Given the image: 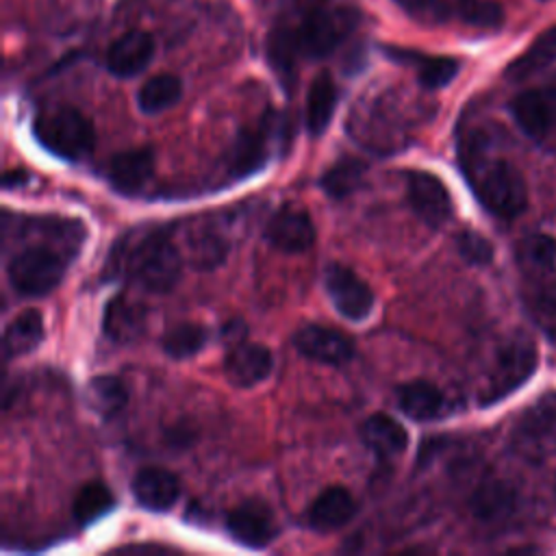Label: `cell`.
I'll return each mask as SVG.
<instances>
[{
    "mask_svg": "<svg viewBox=\"0 0 556 556\" xmlns=\"http://www.w3.org/2000/svg\"><path fill=\"white\" fill-rule=\"evenodd\" d=\"M124 265L146 291L165 293L180 278L182 256L165 230H150L126 252Z\"/></svg>",
    "mask_w": 556,
    "mask_h": 556,
    "instance_id": "6da1fadb",
    "label": "cell"
},
{
    "mask_svg": "<svg viewBox=\"0 0 556 556\" xmlns=\"http://www.w3.org/2000/svg\"><path fill=\"white\" fill-rule=\"evenodd\" d=\"M482 206L500 219H515L528 206V187L521 172L508 161L471 163L467 167Z\"/></svg>",
    "mask_w": 556,
    "mask_h": 556,
    "instance_id": "7a4b0ae2",
    "label": "cell"
},
{
    "mask_svg": "<svg viewBox=\"0 0 556 556\" xmlns=\"http://www.w3.org/2000/svg\"><path fill=\"white\" fill-rule=\"evenodd\" d=\"M35 139L54 156L78 161L93 150L96 132L91 122L72 106L43 111L33 124Z\"/></svg>",
    "mask_w": 556,
    "mask_h": 556,
    "instance_id": "3957f363",
    "label": "cell"
},
{
    "mask_svg": "<svg viewBox=\"0 0 556 556\" xmlns=\"http://www.w3.org/2000/svg\"><path fill=\"white\" fill-rule=\"evenodd\" d=\"M361 13L354 7L315 9L306 13L295 30L302 56L324 59L334 52L358 26Z\"/></svg>",
    "mask_w": 556,
    "mask_h": 556,
    "instance_id": "277c9868",
    "label": "cell"
},
{
    "mask_svg": "<svg viewBox=\"0 0 556 556\" xmlns=\"http://www.w3.org/2000/svg\"><path fill=\"white\" fill-rule=\"evenodd\" d=\"M539 365L536 345L530 339H515L504 345L495 358V365L480 391V406H493L517 391Z\"/></svg>",
    "mask_w": 556,
    "mask_h": 556,
    "instance_id": "5b68a950",
    "label": "cell"
},
{
    "mask_svg": "<svg viewBox=\"0 0 556 556\" xmlns=\"http://www.w3.org/2000/svg\"><path fill=\"white\" fill-rule=\"evenodd\" d=\"M65 274V261L59 252L46 245H30L20 250L9 261V282L26 298H41L59 287Z\"/></svg>",
    "mask_w": 556,
    "mask_h": 556,
    "instance_id": "8992f818",
    "label": "cell"
},
{
    "mask_svg": "<svg viewBox=\"0 0 556 556\" xmlns=\"http://www.w3.org/2000/svg\"><path fill=\"white\" fill-rule=\"evenodd\" d=\"M326 291L339 315H343L350 321L365 319L374 308V291L371 287L358 278L350 267L345 265H330L326 269Z\"/></svg>",
    "mask_w": 556,
    "mask_h": 556,
    "instance_id": "52a82bcc",
    "label": "cell"
},
{
    "mask_svg": "<svg viewBox=\"0 0 556 556\" xmlns=\"http://www.w3.org/2000/svg\"><path fill=\"white\" fill-rule=\"evenodd\" d=\"M408 204L430 228L443 226L452 215V200L445 185L430 172H410L406 178Z\"/></svg>",
    "mask_w": 556,
    "mask_h": 556,
    "instance_id": "ba28073f",
    "label": "cell"
},
{
    "mask_svg": "<svg viewBox=\"0 0 556 556\" xmlns=\"http://www.w3.org/2000/svg\"><path fill=\"white\" fill-rule=\"evenodd\" d=\"M265 237L271 248L287 254H298L315 243V224L306 211L287 204L271 215Z\"/></svg>",
    "mask_w": 556,
    "mask_h": 556,
    "instance_id": "9c48e42d",
    "label": "cell"
},
{
    "mask_svg": "<svg viewBox=\"0 0 556 556\" xmlns=\"http://www.w3.org/2000/svg\"><path fill=\"white\" fill-rule=\"evenodd\" d=\"M293 343L300 354L324 365H343L354 354V343L350 337L319 324L302 326L295 332Z\"/></svg>",
    "mask_w": 556,
    "mask_h": 556,
    "instance_id": "30bf717a",
    "label": "cell"
},
{
    "mask_svg": "<svg viewBox=\"0 0 556 556\" xmlns=\"http://www.w3.org/2000/svg\"><path fill=\"white\" fill-rule=\"evenodd\" d=\"M276 122L278 119L274 115H267L256 126L243 128L239 132L232 148V161H230V169L235 176H250L267 163L271 141L278 130Z\"/></svg>",
    "mask_w": 556,
    "mask_h": 556,
    "instance_id": "8fae6325",
    "label": "cell"
},
{
    "mask_svg": "<svg viewBox=\"0 0 556 556\" xmlns=\"http://www.w3.org/2000/svg\"><path fill=\"white\" fill-rule=\"evenodd\" d=\"M510 113L530 139L541 141L556 124V91L528 89L510 102Z\"/></svg>",
    "mask_w": 556,
    "mask_h": 556,
    "instance_id": "7c38bea8",
    "label": "cell"
},
{
    "mask_svg": "<svg viewBox=\"0 0 556 556\" xmlns=\"http://www.w3.org/2000/svg\"><path fill=\"white\" fill-rule=\"evenodd\" d=\"M226 528L230 536L248 547H265L274 534V515L261 500H245L235 506L226 517Z\"/></svg>",
    "mask_w": 556,
    "mask_h": 556,
    "instance_id": "4fadbf2b",
    "label": "cell"
},
{
    "mask_svg": "<svg viewBox=\"0 0 556 556\" xmlns=\"http://www.w3.org/2000/svg\"><path fill=\"white\" fill-rule=\"evenodd\" d=\"M274 367L269 350L261 343L239 341L228 348L224 358V374L235 387H254L263 382Z\"/></svg>",
    "mask_w": 556,
    "mask_h": 556,
    "instance_id": "5bb4252c",
    "label": "cell"
},
{
    "mask_svg": "<svg viewBox=\"0 0 556 556\" xmlns=\"http://www.w3.org/2000/svg\"><path fill=\"white\" fill-rule=\"evenodd\" d=\"M154 54V39L143 30H130L115 39L104 56L106 70L113 76L130 78L148 67Z\"/></svg>",
    "mask_w": 556,
    "mask_h": 556,
    "instance_id": "9a60e30c",
    "label": "cell"
},
{
    "mask_svg": "<svg viewBox=\"0 0 556 556\" xmlns=\"http://www.w3.org/2000/svg\"><path fill=\"white\" fill-rule=\"evenodd\" d=\"M132 497L139 506L163 513L169 510L180 497L178 478L163 467H143L132 478Z\"/></svg>",
    "mask_w": 556,
    "mask_h": 556,
    "instance_id": "2e32d148",
    "label": "cell"
},
{
    "mask_svg": "<svg viewBox=\"0 0 556 556\" xmlns=\"http://www.w3.org/2000/svg\"><path fill=\"white\" fill-rule=\"evenodd\" d=\"M358 510L356 500L343 486L324 489L308 508V526L317 532H332L354 519Z\"/></svg>",
    "mask_w": 556,
    "mask_h": 556,
    "instance_id": "e0dca14e",
    "label": "cell"
},
{
    "mask_svg": "<svg viewBox=\"0 0 556 556\" xmlns=\"http://www.w3.org/2000/svg\"><path fill=\"white\" fill-rule=\"evenodd\" d=\"M154 174V152L132 148L115 154L109 163V180L119 193H135L148 185Z\"/></svg>",
    "mask_w": 556,
    "mask_h": 556,
    "instance_id": "ac0fdd59",
    "label": "cell"
},
{
    "mask_svg": "<svg viewBox=\"0 0 556 556\" xmlns=\"http://www.w3.org/2000/svg\"><path fill=\"white\" fill-rule=\"evenodd\" d=\"M397 406L413 421H434L450 410L445 393L426 380H413L397 389Z\"/></svg>",
    "mask_w": 556,
    "mask_h": 556,
    "instance_id": "d6986e66",
    "label": "cell"
},
{
    "mask_svg": "<svg viewBox=\"0 0 556 556\" xmlns=\"http://www.w3.org/2000/svg\"><path fill=\"white\" fill-rule=\"evenodd\" d=\"M146 326V308L139 302L128 300L126 295L113 298L102 317V328L106 337H111L117 343L135 341Z\"/></svg>",
    "mask_w": 556,
    "mask_h": 556,
    "instance_id": "ffe728a7",
    "label": "cell"
},
{
    "mask_svg": "<svg viewBox=\"0 0 556 556\" xmlns=\"http://www.w3.org/2000/svg\"><path fill=\"white\" fill-rule=\"evenodd\" d=\"M361 437L365 445L376 452L380 458H393L402 454L408 445V434L400 421L384 413L371 415L363 426H361Z\"/></svg>",
    "mask_w": 556,
    "mask_h": 556,
    "instance_id": "44dd1931",
    "label": "cell"
},
{
    "mask_svg": "<svg viewBox=\"0 0 556 556\" xmlns=\"http://www.w3.org/2000/svg\"><path fill=\"white\" fill-rule=\"evenodd\" d=\"M185 254L191 267L211 271L219 267L228 256V241L211 226H198L187 232Z\"/></svg>",
    "mask_w": 556,
    "mask_h": 556,
    "instance_id": "7402d4cb",
    "label": "cell"
},
{
    "mask_svg": "<svg viewBox=\"0 0 556 556\" xmlns=\"http://www.w3.org/2000/svg\"><path fill=\"white\" fill-rule=\"evenodd\" d=\"M387 54L402 63L417 67V78L426 89H441L458 74V61L452 56H426L400 48H387Z\"/></svg>",
    "mask_w": 556,
    "mask_h": 556,
    "instance_id": "603a6c76",
    "label": "cell"
},
{
    "mask_svg": "<svg viewBox=\"0 0 556 556\" xmlns=\"http://www.w3.org/2000/svg\"><path fill=\"white\" fill-rule=\"evenodd\" d=\"M337 100H339V91L332 76L321 72L311 83V89L306 96V126L311 135L319 137L328 128L337 109Z\"/></svg>",
    "mask_w": 556,
    "mask_h": 556,
    "instance_id": "cb8c5ba5",
    "label": "cell"
},
{
    "mask_svg": "<svg viewBox=\"0 0 556 556\" xmlns=\"http://www.w3.org/2000/svg\"><path fill=\"white\" fill-rule=\"evenodd\" d=\"M515 504H517V493L504 480L482 482L469 500L473 515L482 521H495L510 515L515 510Z\"/></svg>",
    "mask_w": 556,
    "mask_h": 556,
    "instance_id": "d4e9b609",
    "label": "cell"
},
{
    "mask_svg": "<svg viewBox=\"0 0 556 556\" xmlns=\"http://www.w3.org/2000/svg\"><path fill=\"white\" fill-rule=\"evenodd\" d=\"M43 339V317L39 311L28 308L13 317L4 328L2 345L7 356H22L33 352Z\"/></svg>",
    "mask_w": 556,
    "mask_h": 556,
    "instance_id": "484cf974",
    "label": "cell"
},
{
    "mask_svg": "<svg viewBox=\"0 0 556 556\" xmlns=\"http://www.w3.org/2000/svg\"><path fill=\"white\" fill-rule=\"evenodd\" d=\"M556 61V24L543 30L532 46L519 54L508 67H506V78L508 80H526L532 74L545 70Z\"/></svg>",
    "mask_w": 556,
    "mask_h": 556,
    "instance_id": "4316f807",
    "label": "cell"
},
{
    "mask_svg": "<svg viewBox=\"0 0 556 556\" xmlns=\"http://www.w3.org/2000/svg\"><path fill=\"white\" fill-rule=\"evenodd\" d=\"M182 96V83L174 74H156L148 78L139 93H137V106L146 115H156L174 106Z\"/></svg>",
    "mask_w": 556,
    "mask_h": 556,
    "instance_id": "83f0119b",
    "label": "cell"
},
{
    "mask_svg": "<svg viewBox=\"0 0 556 556\" xmlns=\"http://www.w3.org/2000/svg\"><path fill=\"white\" fill-rule=\"evenodd\" d=\"M267 54H269L274 72L282 80V85L289 89L291 83L295 80L298 56H302L300 48H298V41H295V30L293 28H282V26L274 28V33L269 35Z\"/></svg>",
    "mask_w": 556,
    "mask_h": 556,
    "instance_id": "f1b7e54d",
    "label": "cell"
},
{
    "mask_svg": "<svg viewBox=\"0 0 556 556\" xmlns=\"http://www.w3.org/2000/svg\"><path fill=\"white\" fill-rule=\"evenodd\" d=\"M87 400L96 413L111 417L126 406L128 389L115 376H96L87 387Z\"/></svg>",
    "mask_w": 556,
    "mask_h": 556,
    "instance_id": "f546056e",
    "label": "cell"
},
{
    "mask_svg": "<svg viewBox=\"0 0 556 556\" xmlns=\"http://www.w3.org/2000/svg\"><path fill=\"white\" fill-rule=\"evenodd\" d=\"M115 504L111 489L104 482H87L74 497L72 515L78 523H91L106 515Z\"/></svg>",
    "mask_w": 556,
    "mask_h": 556,
    "instance_id": "4dcf8cb0",
    "label": "cell"
},
{
    "mask_svg": "<svg viewBox=\"0 0 556 556\" xmlns=\"http://www.w3.org/2000/svg\"><path fill=\"white\" fill-rule=\"evenodd\" d=\"M365 176V163L358 159H341L337 161L324 176H321V189L334 198L343 200L352 195Z\"/></svg>",
    "mask_w": 556,
    "mask_h": 556,
    "instance_id": "1f68e13d",
    "label": "cell"
},
{
    "mask_svg": "<svg viewBox=\"0 0 556 556\" xmlns=\"http://www.w3.org/2000/svg\"><path fill=\"white\" fill-rule=\"evenodd\" d=\"M517 261L532 271H552L556 267V239L543 232L523 237L517 243Z\"/></svg>",
    "mask_w": 556,
    "mask_h": 556,
    "instance_id": "d6a6232c",
    "label": "cell"
},
{
    "mask_svg": "<svg viewBox=\"0 0 556 556\" xmlns=\"http://www.w3.org/2000/svg\"><path fill=\"white\" fill-rule=\"evenodd\" d=\"M206 343V330L200 324L182 321L172 326L163 337V350L172 358H191L195 356Z\"/></svg>",
    "mask_w": 556,
    "mask_h": 556,
    "instance_id": "836d02e7",
    "label": "cell"
},
{
    "mask_svg": "<svg viewBox=\"0 0 556 556\" xmlns=\"http://www.w3.org/2000/svg\"><path fill=\"white\" fill-rule=\"evenodd\" d=\"M452 15L480 28H497L504 20V11L495 0H454Z\"/></svg>",
    "mask_w": 556,
    "mask_h": 556,
    "instance_id": "e575fe53",
    "label": "cell"
},
{
    "mask_svg": "<svg viewBox=\"0 0 556 556\" xmlns=\"http://www.w3.org/2000/svg\"><path fill=\"white\" fill-rule=\"evenodd\" d=\"M456 248H458V254L469 265H489L493 261V245L473 230H463L456 237Z\"/></svg>",
    "mask_w": 556,
    "mask_h": 556,
    "instance_id": "d590c367",
    "label": "cell"
},
{
    "mask_svg": "<svg viewBox=\"0 0 556 556\" xmlns=\"http://www.w3.org/2000/svg\"><path fill=\"white\" fill-rule=\"evenodd\" d=\"M224 339H226V343H228V348L230 345H235V343H239V341H243L245 339V326L241 324V321H230V324H226L224 326Z\"/></svg>",
    "mask_w": 556,
    "mask_h": 556,
    "instance_id": "8d00e7d4",
    "label": "cell"
}]
</instances>
